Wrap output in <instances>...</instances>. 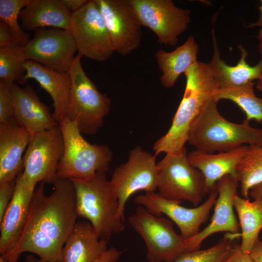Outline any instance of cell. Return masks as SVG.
<instances>
[{
	"mask_svg": "<svg viewBox=\"0 0 262 262\" xmlns=\"http://www.w3.org/2000/svg\"><path fill=\"white\" fill-rule=\"evenodd\" d=\"M0 262H8V261L5 257H4L3 256L0 255Z\"/></svg>",
	"mask_w": 262,
	"mask_h": 262,
	"instance_id": "ee69618b",
	"label": "cell"
},
{
	"mask_svg": "<svg viewBox=\"0 0 262 262\" xmlns=\"http://www.w3.org/2000/svg\"><path fill=\"white\" fill-rule=\"evenodd\" d=\"M238 181L236 177L226 175L216 183L217 197L210 223L190 239L185 240L187 252L200 249L202 243L216 233L225 232L240 234L239 222L234 212L233 200L237 194Z\"/></svg>",
	"mask_w": 262,
	"mask_h": 262,
	"instance_id": "2e32d148",
	"label": "cell"
},
{
	"mask_svg": "<svg viewBox=\"0 0 262 262\" xmlns=\"http://www.w3.org/2000/svg\"><path fill=\"white\" fill-rule=\"evenodd\" d=\"M186 85L182 98L168 131L154 144L155 155L181 149L188 141L191 125L218 89L208 63L198 61L184 72Z\"/></svg>",
	"mask_w": 262,
	"mask_h": 262,
	"instance_id": "7a4b0ae2",
	"label": "cell"
},
{
	"mask_svg": "<svg viewBox=\"0 0 262 262\" xmlns=\"http://www.w3.org/2000/svg\"><path fill=\"white\" fill-rule=\"evenodd\" d=\"M221 262H254L250 254L243 251L240 245L235 244L231 252Z\"/></svg>",
	"mask_w": 262,
	"mask_h": 262,
	"instance_id": "e575fe53",
	"label": "cell"
},
{
	"mask_svg": "<svg viewBox=\"0 0 262 262\" xmlns=\"http://www.w3.org/2000/svg\"><path fill=\"white\" fill-rule=\"evenodd\" d=\"M198 45L192 35L181 45L171 52L159 49L155 57L162 74V84L166 88L173 87L180 74L197 61Z\"/></svg>",
	"mask_w": 262,
	"mask_h": 262,
	"instance_id": "d4e9b609",
	"label": "cell"
},
{
	"mask_svg": "<svg viewBox=\"0 0 262 262\" xmlns=\"http://www.w3.org/2000/svg\"><path fill=\"white\" fill-rule=\"evenodd\" d=\"M13 84L0 80V126L15 123Z\"/></svg>",
	"mask_w": 262,
	"mask_h": 262,
	"instance_id": "1f68e13d",
	"label": "cell"
},
{
	"mask_svg": "<svg viewBox=\"0 0 262 262\" xmlns=\"http://www.w3.org/2000/svg\"><path fill=\"white\" fill-rule=\"evenodd\" d=\"M106 172L84 180L69 179L76 194L78 216L89 221L100 239L109 241L125 229L119 203Z\"/></svg>",
	"mask_w": 262,
	"mask_h": 262,
	"instance_id": "277c9868",
	"label": "cell"
},
{
	"mask_svg": "<svg viewBox=\"0 0 262 262\" xmlns=\"http://www.w3.org/2000/svg\"><path fill=\"white\" fill-rule=\"evenodd\" d=\"M87 1V0H60L63 6L71 13L79 10Z\"/></svg>",
	"mask_w": 262,
	"mask_h": 262,
	"instance_id": "8d00e7d4",
	"label": "cell"
},
{
	"mask_svg": "<svg viewBox=\"0 0 262 262\" xmlns=\"http://www.w3.org/2000/svg\"><path fill=\"white\" fill-rule=\"evenodd\" d=\"M249 195L254 199L259 200L262 202V181L250 189Z\"/></svg>",
	"mask_w": 262,
	"mask_h": 262,
	"instance_id": "f35d334b",
	"label": "cell"
},
{
	"mask_svg": "<svg viewBox=\"0 0 262 262\" xmlns=\"http://www.w3.org/2000/svg\"><path fill=\"white\" fill-rule=\"evenodd\" d=\"M217 197L216 191L209 194L208 198L201 205L192 208L184 207L180 202L166 199L155 192L137 196L134 201L155 216L165 215L178 226L180 235L187 240L200 231V227L208 219Z\"/></svg>",
	"mask_w": 262,
	"mask_h": 262,
	"instance_id": "9a60e30c",
	"label": "cell"
},
{
	"mask_svg": "<svg viewBox=\"0 0 262 262\" xmlns=\"http://www.w3.org/2000/svg\"><path fill=\"white\" fill-rule=\"evenodd\" d=\"M152 155L137 146L131 150L128 161L116 167L110 181L119 203L120 213L124 219L127 201L139 191L154 192L157 189V164Z\"/></svg>",
	"mask_w": 262,
	"mask_h": 262,
	"instance_id": "9c48e42d",
	"label": "cell"
},
{
	"mask_svg": "<svg viewBox=\"0 0 262 262\" xmlns=\"http://www.w3.org/2000/svg\"><path fill=\"white\" fill-rule=\"evenodd\" d=\"M261 5L258 7L260 12V16L257 21L253 23H250L246 27L252 28L254 27H260L262 29V0H261Z\"/></svg>",
	"mask_w": 262,
	"mask_h": 262,
	"instance_id": "ab89813d",
	"label": "cell"
},
{
	"mask_svg": "<svg viewBox=\"0 0 262 262\" xmlns=\"http://www.w3.org/2000/svg\"><path fill=\"white\" fill-rule=\"evenodd\" d=\"M27 60L59 72H68L77 51L69 31L44 28L35 31L33 38L24 47Z\"/></svg>",
	"mask_w": 262,
	"mask_h": 262,
	"instance_id": "5bb4252c",
	"label": "cell"
},
{
	"mask_svg": "<svg viewBox=\"0 0 262 262\" xmlns=\"http://www.w3.org/2000/svg\"><path fill=\"white\" fill-rule=\"evenodd\" d=\"M16 180L0 184V221L14 195Z\"/></svg>",
	"mask_w": 262,
	"mask_h": 262,
	"instance_id": "d6a6232c",
	"label": "cell"
},
{
	"mask_svg": "<svg viewBox=\"0 0 262 262\" xmlns=\"http://www.w3.org/2000/svg\"><path fill=\"white\" fill-rule=\"evenodd\" d=\"M108 243L89 222H77L64 246L62 262H97L108 249Z\"/></svg>",
	"mask_w": 262,
	"mask_h": 262,
	"instance_id": "603a6c76",
	"label": "cell"
},
{
	"mask_svg": "<svg viewBox=\"0 0 262 262\" xmlns=\"http://www.w3.org/2000/svg\"><path fill=\"white\" fill-rule=\"evenodd\" d=\"M17 46L14 35L10 28L0 20V48Z\"/></svg>",
	"mask_w": 262,
	"mask_h": 262,
	"instance_id": "836d02e7",
	"label": "cell"
},
{
	"mask_svg": "<svg viewBox=\"0 0 262 262\" xmlns=\"http://www.w3.org/2000/svg\"><path fill=\"white\" fill-rule=\"evenodd\" d=\"M115 247L108 249L98 259L97 262H116L123 253Z\"/></svg>",
	"mask_w": 262,
	"mask_h": 262,
	"instance_id": "d590c367",
	"label": "cell"
},
{
	"mask_svg": "<svg viewBox=\"0 0 262 262\" xmlns=\"http://www.w3.org/2000/svg\"><path fill=\"white\" fill-rule=\"evenodd\" d=\"M249 254L254 262H262V242L259 239L254 244Z\"/></svg>",
	"mask_w": 262,
	"mask_h": 262,
	"instance_id": "74e56055",
	"label": "cell"
},
{
	"mask_svg": "<svg viewBox=\"0 0 262 262\" xmlns=\"http://www.w3.org/2000/svg\"><path fill=\"white\" fill-rule=\"evenodd\" d=\"M254 83L226 89H218L213 93V100H229L237 105L246 116V120H254L262 123V98L257 97L254 90Z\"/></svg>",
	"mask_w": 262,
	"mask_h": 262,
	"instance_id": "4316f807",
	"label": "cell"
},
{
	"mask_svg": "<svg viewBox=\"0 0 262 262\" xmlns=\"http://www.w3.org/2000/svg\"><path fill=\"white\" fill-rule=\"evenodd\" d=\"M247 147L245 145L216 153L195 149L187 154L189 163L203 175L208 194L216 191L217 182L225 176L229 175L236 178V167L245 156Z\"/></svg>",
	"mask_w": 262,
	"mask_h": 262,
	"instance_id": "ffe728a7",
	"label": "cell"
},
{
	"mask_svg": "<svg viewBox=\"0 0 262 262\" xmlns=\"http://www.w3.org/2000/svg\"><path fill=\"white\" fill-rule=\"evenodd\" d=\"M233 206L241 231L240 247L249 254L262 229V202L257 199L250 201L237 195L234 198Z\"/></svg>",
	"mask_w": 262,
	"mask_h": 262,
	"instance_id": "484cf974",
	"label": "cell"
},
{
	"mask_svg": "<svg viewBox=\"0 0 262 262\" xmlns=\"http://www.w3.org/2000/svg\"><path fill=\"white\" fill-rule=\"evenodd\" d=\"M129 222L145 243L148 262H173L187 252L185 239L176 232L171 220L138 205Z\"/></svg>",
	"mask_w": 262,
	"mask_h": 262,
	"instance_id": "ba28073f",
	"label": "cell"
},
{
	"mask_svg": "<svg viewBox=\"0 0 262 262\" xmlns=\"http://www.w3.org/2000/svg\"><path fill=\"white\" fill-rule=\"evenodd\" d=\"M13 91L14 123L25 129L31 136L58 125L31 85L22 88L14 83Z\"/></svg>",
	"mask_w": 262,
	"mask_h": 262,
	"instance_id": "ac0fdd59",
	"label": "cell"
},
{
	"mask_svg": "<svg viewBox=\"0 0 262 262\" xmlns=\"http://www.w3.org/2000/svg\"><path fill=\"white\" fill-rule=\"evenodd\" d=\"M239 237L240 234L227 233L213 246L184 253L173 262H221L232 250L234 240Z\"/></svg>",
	"mask_w": 262,
	"mask_h": 262,
	"instance_id": "f546056e",
	"label": "cell"
},
{
	"mask_svg": "<svg viewBox=\"0 0 262 262\" xmlns=\"http://www.w3.org/2000/svg\"><path fill=\"white\" fill-rule=\"evenodd\" d=\"M26 262H62V261L58 262H50L46 260L41 259L40 258H36L32 254L28 255L26 258Z\"/></svg>",
	"mask_w": 262,
	"mask_h": 262,
	"instance_id": "60d3db41",
	"label": "cell"
},
{
	"mask_svg": "<svg viewBox=\"0 0 262 262\" xmlns=\"http://www.w3.org/2000/svg\"><path fill=\"white\" fill-rule=\"evenodd\" d=\"M82 56L80 53L76 55L68 71L71 87L66 117L74 122L82 134L95 135L110 111L111 100L87 77L81 64Z\"/></svg>",
	"mask_w": 262,
	"mask_h": 262,
	"instance_id": "8992f818",
	"label": "cell"
},
{
	"mask_svg": "<svg viewBox=\"0 0 262 262\" xmlns=\"http://www.w3.org/2000/svg\"><path fill=\"white\" fill-rule=\"evenodd\" d=\"M71 17L60 0H32L20 11L19 20L24 31L49 27L69 31Z\"/></svg>",
	"mask_w": 262,
	"mask_h": 262,
	"instance_id": "cb8c5ba5",
	"label": "cell"
},
{
	"mask_svg": "<svg viewBox=\"0 0 262 262\" xmlns=\"http://www.w3.org/2000/svg\"><path fill=\"white\" fill-rule=\"evenodd\" d=\"M258 38L259 41V50L261 54V58H262V29L259 30Z\"/></svg>",
	"mask_w": 262,
	"mask_h": 262,
	"instance_id": "b9f144b4",
	"label": "cell"
},
{
	"mask_svg": "<svg viewBox=\"0 0 262 262\" xmlns=\"http://www.w3.org/2000/svg\"><path fill=\"white\" fill-rule=\"evenodd\" d=\"M24 67L25 82L33 79L49 95L54 107L53 116L58 123L66 116L69 109L71 80L68 72L51 70L29 60Z\"/></svg>",
	"mask_w": 262,
	"mask_h": 262,
	"instance_id": "d6986e66",
	"label": "cell"
},
{
	"mask_svg": "<svg viewBox=\"0 0 262 262\" xmlns=\"http://www.w3.org/2000/svg\"><path fill=\"white\" fill-rule=\"evenodd\" d=\"M32 0H0V19L11 30L17 46L25 47L30 40V35L18 22L21 10Z\"/></svg>",
	"mask_w": 262,
	"mask_h": 262,
	"instance_id": "4dcf8cb0",
	"label": "cell"
},
{
	"mask_svg": "<svg viewBox=\"0 0 262 262\" xmlns=\"http://www.w3.org/2000/svg\"><path fill=\"white\" fill-rule=\"evenodd\" d=\"M64 144L59 124L53 128L31 136L23 157V175L29 181L37 183H54L64 153Z\"/></svg>",
	"mask_w": 262,
	"mask_h": 262,
	"instance_id": "8fae6325",
	"label": "cell"
},
{
	"mask_svg": "<svg viewBox=\"0 0 262 262\" xmlns=\"http://www.w3.org/2000/svg\"><path fill=\"white\" fill-rule=\"evenodd\" d=\"M24 47L19 46L0 48V78L7 82L26 83L24 77L27 61Z\"/></svg>",
	"mask_w": 262,
	"mask_h": 262,
	"instance_id": "f1b7e54d",
	"label": "cell"
},
{
	"mask_svg": "<svg viewBox=\"0 0 262 262\" xmlns=\"http://www.w3.org/2000/svg\"><path fill=\"white\" fill-rule=\"evenodd\" d=\"M69 32L78 53L97 61H105L114 52L104 20L94 0H88L71 13Z\"/></svg>",
	"mask_w": 262,
	"mask_h": 262,
	"instance_id": "30bf717a",
	"label": "cell"
},
{
	"mask_svg": "<svg viewBox=\"0 0 262 262\" xmlns=\"http://www.w3.org/2000/svg\"><path fill=\"white\" fill-rule=\"evenodd\" d=\"M114 51L125 56L137 49L142 26L131 0H94Z\"/></svg>",
	"mask_w": 262,
	"mask_h": 262,
	"instance_id": "4fadbf2b",
	"label": "cell"
},
{
	"mask_svg": "<svg viewBox=\"0 0 262 262\" xmlns=\"http://www.w3.org/2000/svg\"><path fill=\"white\" fill-rule=\"evenodd\" d=\"M45 183L40 182L34 190L20 237L11 252L4 256L8 262H17L26 252L44 260L62 261L64 246L77 223L75 190L69 179L58 178L48 196Z\"/></svg>",
	"mask_w": 262,
	"mask_h": 262,
	"instance_id": "6da1fadb",
	"label": "cell"
},
{
	"mask_svg": "<svg viewBox=\"0 0 262 262\" xmlns=\"http://www.w3.org/2000/svg\"><path fill=\"white\" fill-rule=\"evenodd\" d=\"M217 103L210 101L193 121L187 142L196 150L213 153L231 150L247 144L262 145V129L245 120L235 123L219 112Z\"/></svg>",
	"mask_w": 262,
	"mask_h": 262,
	"instance_id": "3957f363",
	"label": "cell"
},
{
	"mask_svg": "<svg viewBox=\"0 0 262 262\" xmlns=\"http://www.w3.org/2000/svg\"><path fill=\"white\" fill-rule=\"evenodd\" d=\"M236 172L241 196L248 198L250 189L262 181V145L247 146Z\"/></svg>",
	"mask_w": 262,
	"mask_h": 262,
	"instance_id": "83f0119b",
	"label": "cell"
},
{
	"mask_svg": "<svg viewBox=\"0 0 262 262\" xmlns=\"http://www.w3.org/2000/svg\"><path fill=\"white\" fill-rule=\"evenodd\" d=\"M186 148L166 153L157 164V189L163 197L195 206L208 194L204 177L188 159Z\"/></svg>",
	"mask_w": 262,
	"mask_h": 262,
	"instance_id": "52a82bcc",
	"label": "cell"
},
{
	"mask_svg": "<svg viewBox=\"0 0 262 262\" xmlns=\"http://www.w3.org/2000/svg\"><path fill=\"white\" fill-rule=\"evenodd\" d=\"M142 26L150 29L161 44L175 46L190 22L191 10L172 0H131Z\"/></svg>",
	"mask_w": 262,
	"mask_h": 262,
	"instance_id": "7c38bea8",
	"label": "cell"
},
{
	"mask_svg": "<svg viewBox=\"0 0 262 262\" xmlns=\"http://www.w3.org/2000/svg\"><path fill=\"white\" fill-rule=\"evenodd\" d=\"M58 124L64 144V153L58 168L57 177L84 180L98 172H107L113 153L106 145L91 144L82 136L76 125L67 117Z\"/></svg>",
	"mask_w": 262,
	"mask_h": 262,
	"instance_id": "5b68a950",
	"label": "cell"
},
{
	"mask_svg": "<svg viewBox=\"0 0 262 262\" xmlns=\"http://www.w3.org/2000/svg\"><path fill=\"white\" fill-rule=\"evenodd\" d=\"M213 53L208 63L217 84L218 89H226L240 86L254 80H258L262 75V58L254 66H250L246 62L248 55L246 50L241 45L238 49L241 57L235 66L227 65L220 57L214 29L212 30Z\"/></svg>",
	"mask_w": 262,
	"mask_h": 262,
	"instance_id": "7402d4cb",
	"label": "cell"
},
{
	"mask_svg": "<svg viewBox=\"0 0 262 262\" xmlns=\"http://www.w3.org/2000/svg\"><path fill=\"white\" fill-rule=\"evenodd\" d=\"M36 183L27 180L21 171L16 179L14 195L0 221V254L6 257L21 233Z\"/></svg>",
	"mask_w": 262,
	"mask_h": 262,
	"instance_id": "e0dca14e",
	"label": "cell"
},
{
	"mask_svg": "<svg viewBox=\"0 0 262 262\" xmlns=\"http://www.w3.org/2000/svg\"><path fill=\"white\" fill-rule=\"evenodd\" d=\"M256 88L260 91L262 92V75L261 77L257 80Z\"/></svg>",
	"mask_w": 262,
	"mask_h": 262,
	"instance_id": "7bdbcfd3",
	"label": "cell"
},
{
	"mask_svg": "<svg viewBox=\"0 0 262 262\" xmlns=\"http://www.w3.org/2000/svg\"><path fill=\"white\" fill-rule=\"evenodd\" d=\"M31 136L15 123L0 126V184L15 181L24 168L22 155Z\"/></svg>",
	"mask_w": 262,
	"mask_h": 262,
	"instance_id": "44dd1931",
	"label": "cell"
}]
</instances>
